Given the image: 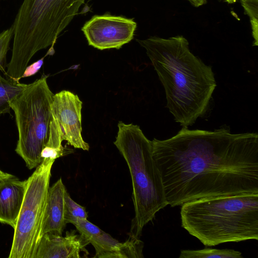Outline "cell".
Wrapping results in <instances>:
<instances>
[{
  "instance_id": "1",
  "label": "cell",
  "mask_w": 258,
  "mask_h": 258,
  "mask_svg": "<svg viewBox=\"0 0 258 258\" xmlns=\"http://www.w3.org/2000/svg\"><path fill=\"white\" fill-rule=\"evenodd\" d=\"M168 204L258 194V134L182 127L172 137L152 141Z\"/></svg>"
},
{
  "instance_id": "2",
  "label": "cell",
  "mask_w": 258,
  "mask_h": 258,
  "mask_svg": "<svg viewBox=\"0 0 258 258\" xmlns=\"http://www.w3.org/2000/svg\"><path fill=\"white\" fill-rule=\"evenodd\" d=\"M146 50L166 95V107L182 127L207 111L217 84L212 67L190 50L183 36L137 39Z\"/></svg>"
},
{
  "instance_id": "3",
  "label": "cell",
  "mask_w": 258,
  "mask_h": 258,
  "mask_svg": "<svg viewBox=\"0 0 258 258\" xmlns=\"http://www.w3.org/2000/svg\"><path fill=\"white\" fill-rule=\"evenodd\" d=\"M180 216L181 226L207 246L258 240V194L187 202Z\"/></svg>"
},
{
  "instance_id": "4",
  "label": "cell",
  "mask_w": 258,
  "mask_h": 258,
  "mask_svg": "<svg viewBox=\"0 0 258 258\" xmlns=\"http://www.w3.org/2000/svg\"><path fill=\"white\" fill-rule=\"evenodd\" d=\"M85 1L23 0L12 25L13 47L6 77L19 82L38 51L48 46L53 48Z\"/></svg>"
},
{
  "instance_id": "5",
  "label": "cell",
  "mask_w": 258,
  "mask_h": 258,
  "mask_svg": "<svg viewBox=\"0 0 258 258\" xmlns=\"http://www.w3.org/2000/svg\"><path fill=\"white\" fill-rule=\"evenodd\" d=\"M117 126L114 144L127 164L133 184L135 217L128 235L140 238L144 227L168 204L161 176L153 157L152 141L137 125L119 121Z\"/></svg>"
},
{
  "instance_id": "6",
  "label": "cell",
  "mask_w": 258,
  "mask_h": 258,
  "mask_svg": "<svg viewBox=\"0 0 258 258\" xmlns=\"http://www.w3.org/2000/svg\"><path fill=\"white\" fill-rule=\"evenodd\" d=\"M43 75L26 87L10 101L18 132L16 152L29 169L43 161L41 153L49 137L54 94Z\"/></svg>"
},
{
  "instance_id": "7",
  "label": "cell",
  "mask_w": 258,
  "mask_h": 258,
  "mask_svg": "<svg viewBox=\"0 0 258 258\" xmlns=\"http://www.w3.org/2000/svg\"><path fill=\"white\" fill-rule=\"evenodd\" d=\"M55 160L45 158L26 180V190L15 226L9 258H34L41 230Z\"/></svg>"
},
{
  "instance_id": "8",
  "label": "cell",
  "mask_w": 258,
  "mask_h": 258,
  "mask_svg": "<svg viewBox=\"0 0 258 258\" xmlns=\"http://www.w3.org/2000/svg\"><path fill=\"white\" fill-rule=\"evenodd\" d=\"M136 28L132 19L106 13L94 16L81 30L89 45L99 50L118 49L134 38Z\"/></svg>"
},
{
  "instance_id": "9",
  "label": "cell",
  "mask_w": 258,
  "mask_h": 258,
  "mask_svg": "<svg viewBox=\"0 0 258 258\" xmlns=\"http://www.w3.org/2000/svg\"><path fill=\"white\" fill-rule=\"evenodd\" d=\"M82 104L77 95L62 90L54 94L51 112L63 141L75 148L88 151L89 145L81 134Z\"/></svg>"
},
{
  "instance_id": "10",
  "label": "cell",
  "mask_w": 258,
  "mask_h": 258,
  "mask_svg": "<svg viewBox=\"0 0 258 258\" xmlns=\"http://www.w3.org/2000/svg\"><path fill=\"white\" fill-rule=\"evenodd\" d=\"M71 223L95 248L96 258H142L144 243L140 238L128 237L119 242L87 219H74Z\"/></svg>"
},
{
  "instance_id": "11",
  "label": "cell",
  "mask_w": 258,
  "mask_h": 258,
  "mask_svg": "<svg viewBox=\"0 0 258 258\" xmlns=\"http://www.w3.org/2000/svg\"><path fill=\"white\" fill-rule=\"evenodd\" d=\"M89 244L76 230L67 231L64 236L46 233L40 238L34 258H80L82 252L89 254L86 248Z\"/></svg>"
},
{
  "instance_id": "12",
  "label": "cell",
  "mask_w": 258,
  "mask_h": 258,
  "mask_svg": "<svg viewBox=\"0 0 258 258\" xmlns=\"http://www.w3.org/2000/svg\"><path fill=\"white\" fill-rule=\"evenodd\" d=\"M67 191L60 178L47 192L41 235L50 233L62 235L66 220L65 194Z\"/></svg>"
},
{
  "instance_id": "13",
  "label": "cell",
  "mask_w": 258,
  "mask_h": 258,
  "mask_svg": "<svg viewBox=\"0 0 258 258\" xmlns=\"http://www.w3.org/2000/svg\"><path fill=\"white\" fill-rule=\"evenodd\" d=\"M26 183V180L14 175L0 181V222L13 228L23 203Z\"/></svg>"
},
{
  "instance_id": "14",
  "label": "cell",
  "mask_w": 258,
  "mask_h": 258,
  "mask_svg": "<svg viewBox=\"0 0 258 258\" xmlns=\"http://www.w3.org/2000/svg\"><path fill=\"white\" fill-rule=\"evenodd\" d=\"M26 85L3 77L0 73V115L10 113V101L22 92Z\"/></svg>"
},
{
  "instance_id": "15",
  "label": "cell",
  "mask_w": 258,
  "mask_h": 258,
  "mask_svg": "<svg viewBox=\"0 0 258 258\" xmlns=\"http://www.w3.org/2000/svg\"><path fill=\"white\" fill-rule=\"evenodd\" d=\"M239 251L230 249L205 248L202 249L180 250L179 258H242Z\"/></svg>"
},
{
  "instance_id": "16",
  "label": "cell",
  "mask_w": 258,
  "mask_h": 258,
  "mask_svg": "<svg viewBox=\"0 0 258 258\" xmlns=\"http://www.w3.org/2000/svg\"><path fill=\"white\" fill-rule=\"evenodd\" d=\"M245 13L250 18L253 45L258 44V0H240Z\"/></svg>"
},
{
  "instance_id": "17",
  "label": "cell",
  "mask_w": 258,
  "mask_h": 258,
  "mask_svg": "<svg viewBox=\"0 0 258 258\" xmlns=\"http://www.w3.org/2000/svg\"><path fill=\"white\" fill-rule=\"evenodd\" d=\"M66 220L67 223L74 219H87L88 215L84 207L75 202L67 191L65 194Z\"/></svg>"
},
{
  "instance_id": "18",
  "label": "cell",
  "mask_w": 258,
  "mask_h": 258,
  "mask_svg": "<svg viewBox=\"0 0 258 258\" xmlns=\"http://www.w3.org/2000/svg\"><path fill=\"white\" fill-rule=\"evenodd\" d=\"M13 37L12 26L0 33V71L4 74L7 67V54L10 49L11 41Z\"/></svg>"
},
{
  "instance_id": "19",
  "label": "cell",
  "mask_w": 258,
  "mask_h": 258,
  "mask_svg": "<svg viewBox=\"0 0 258 258\" xmlns=\"http://www.w3.org/2000/svg\"><path fill=\"white\" fill-rule=\"evenodd\" d=\"M73 151L66 147L55 148L45 145L41 153L42 160L49 158L53 160L72 153Z\"/></svg>"
},
{
  "instance_id": "20",
  "label": "cell",
  "mask_w": 258,
  "mask_h": 258,
  "mask_svg": "<svg viewBox=\"0 0 258 258\" xmlns=\"http://www.w3.org/2000/svg\"><path fill=\"white\" fill-rule=\"evenodd\" d=\"M48 55L47 53H46L43 57L28 66L23 73L22 78L29 77L35 75L41 69L43 64L44 58Z\"/></svg>"
},
{
  "instance_id": "21",
  "label": "cell",
  "mask_w": 258,
  "mask_h": 258,
  "mask_svg": "<svg viewBox=\"0 0 258 258\" xmlns=\"http://www.w3.org/2000/svg\"><path fill=\"white\" fill-rule=\"evenodd\" d=\"M193 6L195 7H199L207 3V0H187Z\"/></svg>"
},
{
  "instance_id": "22",
  "label": "cell",
  "mask_w": 258,
  "mask_h": 258,
  "mask_svg": "<svg viewBox=\"0 0 258 258\" xmlns=\"http://www.w3.org/2000/svg\"><path fill=\"white\" fill-rule=\"evenodd\" d=\"M12 176H13V175L3 172L0 169V181Z\"/></svg>"
},
{
  "instance_id": "23",
  "label": "cell",
  "mask_w": 258,
  "mask_h": 258,
  "mask_svg": "<svg viewBox=\"0 0 258 258\" xmlns=\"http://www.w3.org/2000/svg\"><path fill=\"white\" fill-rule=\"evenodd\" d=\"M237 0H224L225 2L229 3V4H233L236 2Z\"/></svg>"
},
{
  "instance_id": "24",
  "label": "cell",
  "mask_w": 258,
  "mask_h": 258,
  "mask_svg": "<svg viewBox=\"0 0 258 258\" xmlns=\"http://www.w3.org/2000/svg\"><path fill=\"white\" fill-rule=\"evenodd\" d=\"M223 1H224V0H223Z\"/></svg>"
}]
</instances>
